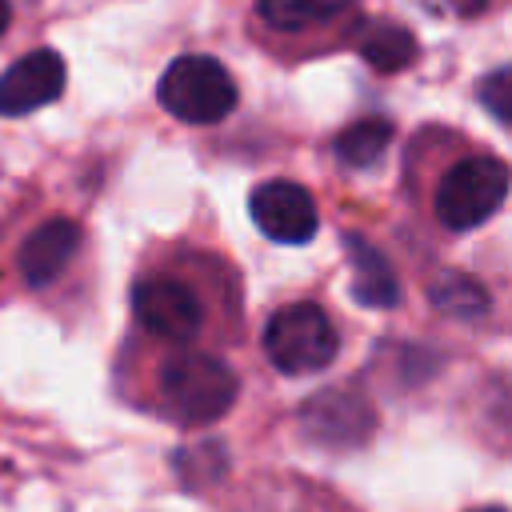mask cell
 <instances>
[{
  "mask_svg": "<svg viewBox=\"0 0 512 512\" xmlns=\"http://www.w3.org/2000/svg\"><path fill=\"white\" fill-rule=\"evenodd\" d=\"M240 396L236 368L204 348H164L148 372V408L180 428H208Z\"/></svg>",
  "mask_w": 512,
  "mask_h": 512,
  "instance_id": "2",
  "label": "cell"
},
{
  "mask_svg": "<svg viewBox=\"0 0 512 512\" xmlns=\"http://www.w3.org/2000/svg\"><path fill=\"white\" fill-rule=\"evenodd\" d=\"M300 424L312 432V440L332 444V448H348V444L368 440V432L376 428V412L364 396H356L348 388H328L304 404Z\"/></svg>",
  "mask_w": 512,
  "mask_h": 512,
  "instance_id": "10",
  "label": "cell"
},
{
  "mask_svg": "<svg viewBox=\"0 0 512 512\" xmlns=\"http://www.w3.org/2000/svg\"><path fill=\"white\" fill-rule=\"evenodd\" d=\"M84 248V228L72 216H44L16 244V272L28 288H52L64 280Z\"/></svg>",
  "mask_w": 512,
  "mask_h": 512,
  "instance_id": "7",
  "label": "cell"
},
{
  "mask_svg": "<svg viewBox=\"0 0 512 512\" xmlns=\"http://www.w3.org/2000/svg\"><path fill=\"white\" fill-rule=\"evenodd\" d=\"M344 252L352 260V296L364 308H396L400 304V280H396L392 264L384 260V252H376L356 232L344 236Z\"/></svg>",
  "mask_w": 512,
  "mask_h": 512,
  "instance_id": "11",
  "label": "cell"
},
{
  "mask_svg": "<svg viewBox=\"0 0 512 512\" xmlns=\"http://www.w3.org/2000/svg\"><path fill=\"white\" fill-rule=\"evenodd\" d=\"M8 20H12V8H8V0H0V36L8 32Z\"/></svg>",
  "mask_w": 512,
  "mask_h": 512,
  "instance_id": "17",
  "label": "cell"
},
{
  "mask_svg": "<svg viewBox=\"0 0 512 512\" xmlns=\"http://www.w3.org/2000/svg\"><path fill=\"white\" fill-rule=\"evenodd\" d=\"M424 4L436 12H448V16H480L492 0H424Z\"/></svg>",
  "mask_w": 512,
  "mask_h": 512,
  "instance_id": "16",
  "label": "cell"
},
{
  "mask_svg": "<svg viewBox=\"0 0 512 512\" xmlns=\"http://www.w3.org/2000/svg\"><path fill=\"white\" fill-rule=\"evenodd\" d=\"M156 100L180 124H220L236 112L240 88L216 56L184 52L164 68L156 84Z\"/></svg>",
  "mask_w": 512,
  "mask_h": 512,
  "instance_id": "4",
  "label": "cell"
},
{
  "mask_svg": "<svg viewBox=\"0 0 512 512\" xmlns=\"http://www.w3.org/2000/svg\"><path fill=\"white\" fill-rule=\"evenodd\" d=\"M224 284H236L232 264L212 252H176L144 264L132 280V324L144 340L164 348H200L224 328V312L236 316V300H224Z\"/></svg>",
  "mask_w": 512,
  "mask_h": 512,
  "instance_id": "1",
  "label": "cell"
},
{
  "mask_svg": "<svg viewBox=\"0 0 512 512\" xmlns=\"http://www.w3.org/2000/svg\"><path fill=\"white\" fill-rule=\"evenodd\" d=\"M508 192H512L508 160L468 148V140H464V148L436 172L428 208L444 232H472L504 208Z\"/></svg>",
  "mask_w": 512,
  "mask_h": 512,
  "instance_id": "3",
  "label": "cell"
},
{
  "mask_svg": "<svg viewBox=\"0 0 512 512\" xmlns=\"http://www.w3.org/2000/svg\"><path fill=\"white\" fill-rule=\"evenodd\" d=\"M476 96H480V104H484L500 124H508V128H512V64H508V68L488 72V76L480 80Z\"/></svg>",
  "mask_w": 512,
  "mask_h": 512,
  "instance_id": "15",
  "label": "cell"
},
{
  "mask_svg": "<svg viewBox=\"0 0 512 512\" xmlns=\"http://www.w3.org/2000/svg\"><path fill=\"white\" fill-rule=\"evenodd\" d=\"M356 52L376 72H400L416 60V36L396 20H368L356 32Z\"/></svg>",
  "mask_w": 512,
  "mask_h": 512,
  "instance_id": "12",
  "label": "cell"
},
{
  "mask_svg": "<svg viewBox=\"0 0 512 512\" xmlns=\"http://www.w3.org/2000/svg\"><path fill=\"white\" fill-rule=\"evenodd\" d=\"M472 512H504V508H496V504H488V508H472Z\"/></svg>",
  "mask_w": 512,
  "mask_h": 512,
  "instance_id": "18",
  "label": "cell"
},
{
  "mask_svg": "<svg viewBox=\"0 0 512 512\" xmlns=\"http://www.w3.org/2000/svg\"><path fill=\"white\" fill-rule=\"evenodd\" d=\"M392 144V120L384 116H364L356 124H348L340 136H336V156L348 164V168H368L376 164Z\"/></svg>",
  "mask_w": 512,
  "mask_h": 512,
  "instance_id": "13",
  "label": "cell"
},
{
  "mask_svg": "<svg viewBox=\"0 0 512 512\" xmlns=\"http://www.w3.org/2000/svg\"><path fill=\"white\" fill-rule=\"evenodd\" d=\"M360 24V0H256L252 28L268 44L324 52Z\"/></svg>",
  "mask_w": 512,
  "mask_h": 512,
  "instance_id": "6",
  "label": "cell"
},
{
  "mask_svg": "<svg viewBox=\"0 0 512 512\" xmlns=\"http://www.w3.org/2000/svg\"><path fill=\"white\" fill-rule=\"evenodd\" d=\"M428 300H432L440 312L460 316V320H476V316L488 312V292H484L472 276H464V272H444V276L428 288Z\"/></svg>",
  "mask_w": 512,
  "mask_h": 512,
  "instance_id": "14",
  "label": "cell"
},
{
  "mask_svg": "<svg viewBox=\"0 0 512 512\" xmlns=\"http://www.w3.org/2000/svg\"><path fill=\"white\" fill-rule=\"evenodd\" d=\"M248 212L256 228L276 244H308L320 228L316 200L296 180H264L248 196Z\"/></svg>",
  "mask_w": 512,
  "mask_h": 512,
  "instance_id": "8",
  "label": "cell"
},
{
  "mask_svg": "<svg viewBox=\"0 0 512 512\" xmlns=\"http://www.w3.org/2000/svg\"><path fill=\"white\" fill-rule=\"evenodd\" d=\"M340 352V332L316 300H288L264 324V356L284 376H312Z\"/></svg>",
  "mask_w": 512,
  "mask_h": 512,
  "instance_id": "5",
  "label": "cell"
},
{
  "mask_svg": "<svg viewBox=\"0 0 512 512\" xmlns=\"http://www.w3.org/2000/svg\"><path fill=\"white\" fill-rule=\"evenodd\" d=\"M64 56L56 48H32L0 72V116H28L64 92Z\"/></svg>",
  "mask_w": 512,
  "mask_h": 512,
  "instance_id": "9",
  "label": "cell"
}]
</instances>
